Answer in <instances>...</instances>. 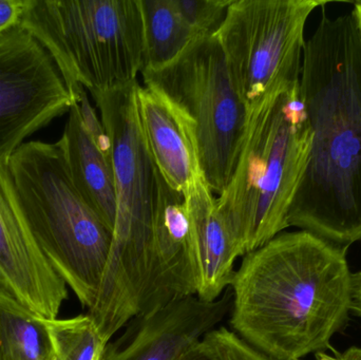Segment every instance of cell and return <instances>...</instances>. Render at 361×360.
I'll return each instance as SVG.
<instances>
[{
	"label": "cell",
	"instance_id": "1",
	"mask_svg": "<svg viewBox=\"0 0 361 360\" xmlns=\"http://www.w3.org/2000/svg\"><path fill=\"white\" fill-rule=\"evenodd\" d=\"M299 90L313 141L288 225L349 247L361 242V39L352 14H322L305 42Z\"/></svg>",
	"mask_w": 361,
	"mask_h": 360
},
{
	"label": "cell",
	"instance_id": "2",
	"mask_svg": "<svg viewBox=\"0 0 361 360\" xmlns=\"http://www.w3.org/2000/svg\"><path fill=\"white\" fill-rule=\"evenodd\" d=\"M347 249L298 230L244 255L229 287L233 333L273 360L330 348L353 306Z\"/></svg>",
	"mask_w": 361,
	"mask_h": 360
},
{
	"label": "cell",
	"instance_id": "3",
	"mask_svg": "<svg viewBox=\"0 0 361 360\" xmlns=\"http://www.w3.org/2000/svg\"><path fill=\"white\" fill-rule=\"evenodd\" d=\"M299 87L275 91L247 108L235 169L216 197L239 257L288 228L313 141Z\"/></svg>",
	"mask_w": 361,
	"mask_h": 360
},
{
	"label": "cell",
	"instance_id": "4",
	"mask_svg": "<svg viewBox=\"0 0 361 360\" xmlns=\"http://www.w3.org/2000/svg\"><path fill=\"white\" fill-rule=\"evenodd\" d=\"M139 86L92 95L109 137L116 183L111 249L88 312L106 342L139 314L149 276L158 173L140 123Z\"/></svg>",
	"mask_w": 361,
	"mask_h": 360
},
{
	"label": "cell",
	"instance_id": "5",
	"mask_svg": "<svg viewBox=\"0 0 361 360\" xmlns=\"http://www.w3.org/2000/svg\"><path fill=\"white\" fill-rule=\"evenodd\" d=\"M30 230L84 308L97 302L112 230L74 185L59 141L23 143L8 163Z\"/></svg>",
	"mask_w": 361,
	"mask_h": 360
},
{
	"label": "cell",
	"instance_id": "6",
	"mask_svg": "<svg viewBox=\"0 0 361 360\" xmlns=\"http://www.w3.org/2000/svg\"><path fill=\"white\" fill-rule=\"evenodd\" d=\"M20 27L46 49L72 94L80 86L91 95L124 88L143 70L141 0H31Z\"/></svg>",
	"mask_w": 361,
	"mask_h": 360
},
{
	"label": "cell",
	"instance_id": "7",
	"mask_svg": "<svg viewBox=\"0 0 361 360\" xmlns=\"http://www.w3.org/2000/svg\"><path fill=\"white\" fill-rule=\"evenodd\" d=\"M142 75L145 87L169 99L191 125L204 179L220 194L237 163L247 108L218 40L197 38L173 63Z\"/></svg>",
	"mask_w": 361,
	"mask_h": 360
},
{
	"label": "cell",
	"instance_id": "8",
	"mask_svg": "<svg viewBox=\"0 0 361 360\" xmlns=\"http://www.w3.org/2000/svg\"><path fill=\"white\" fill-rule=\"evenodd\" d=\"M322 0H233L214 34L246 108L300 84L305 23Z\"/></svg>",
	"mask_w": 361,
	"mask_h": 360
},
{
	"label": "cell",
	"instance_id": "9",
	"mask_svg": "<svg viewBox=\"0 0 361 360\" xmlns=\"http://www.w3.org/2000/svg\"><path fill=\"white\" fill-rule=\"evenodd\" d=\"M75 97L46 49L23 27L0 37V161L69 113Z\"/></svg>",
	"mask_w": 361,
	"mask_h": 360
},
{
	"label": "cell",
	"instance_id": "10",
	"mask_svg": "<svg viewBox=\"0 0 361 360\" xmlns=\"http://www.w3.org/2000/svg\"><path fill=\"white\" fill-rule=\"evenodd\" d=\"M67 287L36 242L8 164L0 161V295L53 321L68 298Z\"/></svg>",
	"mask_w": 361,
	"mask_h": 360
},
{
	"label": "cell",
	"instance_id": "11",
	"mask_svg": "<svg viewBox=\"0 0 361 360\" xmlns=\"http://www.w3.org/2000/svg\"><path fill=\"white\" fill-rule=\"evenodd\" d=\"M231 287L219 299L183 298L156 312L137 315L123 335L108 342L104 360H178L231 314Z\"/></svg>",
	"mask_w": 361,
	"mask_h": 360
},
{
	"label": "cell",
	"instance_id": "12",
	"mask_svg": "<svg viewBox=\"0 0 361 360\" xmlns=\"http://www.w3.org/2000/svg\"><path fill=\"white\" fill-rule=\"evenodd\" d=\"M157 173L149 276L137 315L156 312L199 292V268L185 196Z\"/></svg>",
	"mask_w": 361,
	"mask_h": 360
},
{
	"label": "cell",
	"instance_id": "13",
	"mask_svg": "<svg viewBox=\"0 0 361 360\" xmlns=\"http://www.w3.org/2000/svg\"><path fill=\"white\" fill-rule=\"evenodd\" d=\"M137 111L157 170L185 194L203 175L191 125L173 103L147 87L137 88Z\"/></svg>",
	"mask_w": 361,
	"mask_h": 360
},
{
	"label": "cell",
	"instance_id": "14",
	"mask_svg": "<svg viewBox=\"0 0 361 360\" xmlns=\"http://www.w3.org/2000/svg\"><path fill=\"white\" fill-rule=\"evenodd\" d=\"M199 268L197 297L214 302L231 287L239 258L216 207V197L200 177L185 194Z\"/></svg>",
	"mask_w": 361,
	"mask_h": 360
},
{
	"label": "cell",
	"instance_id": "15",
	"mask_svg": "<svg viewBox=\"0 0 361 360\" xmlns=\"http://www.w3.org/2000/svg\"><path fill=\"white\" fill-rule=\"evenodd\" d=\"M68 116L59 142L74 185L114 232L116 200L111 147H104L85 125L78 101Z\"/></svg>",
	"mask_w": 361,
	"mask_h": 360
},
{
	"label": "cell",
	"instance_id": "16",
	"mask_svg": "<svg viewBox=\"0 0 361 360\" xmlns=\"http://www.w3.org/2000/svg\"><path fill=\"white\" fill-rule=\"evenodd\" d=\"M145 70H157L173 63L202 37L190 27L176 0H141ZM141 72V73H142Z\"/></svg>",
	"mask_w": 361,
	"mask_h": 360
},
{
	"label": "cell",
	"instance_id": "17",
	"mask_svg": "<svg viewBox=\"0 0 361 360\" xmlns=\"http://www.w3.org/2000/svg\"><path fill=\"white\" fill-rule=\"evenodd\" d=\"M47 321L0 295V360H55Z\"/></svg>",
	"mask_w": 361,
	"mask_h": 360
},
{
	"label": "cell",
	"instance_id": "18",
	"mask_svg": "<svg viewBox=\"0 0 361 360\" xmlns=\"http://www.w3.org/2000/svg\"><path fill=\"white\" fill-rule=\"evenodd\" d=\"M57 360H104L107 342L87 315L47 321Z\"/></svg>",
	"mask_w": 361,
	"mask_h": 360
},
{
	"label": "cell",
	"instance_id": "19",
	"mask_svg": "<svg viewBox=\"0 0 361 360\" xmlns=\"http://www.w3.org/2000/svg\"><path fill=\"white\" fill-rule=\"evenodd\" d=\"M180 12L201 36L214 35L233 0H176Z\"/></svg>",
	"mask_w": 361,
	"mask_h": 360
},
{
	"label": "cell",
	"instance_id": "20",
	"mask_svg": "<svg viewBox=\"0 0 361 360\" xmlns=\"http://www.w3.org/2000/svg\"><path fill=\"white\" fill-rule=\"evenodd\" d=\"M203 342L218 360H273L255 350L225 327L216 328L208 333Z\"/></svg>",
	"mask_w": 361,
	"mask_h": 360
},
{
	"label": "cell",
	"instance_id": "21",
	"mask_svg": "<svg viewBox=\"0 0 361 360\" xmlns=\"http://www.w3.org/2000/svg\"><path fill=\"white\" fill-rule=\"evenodd\" d=\"M31 0H0V37L20 27Z\"/></svg>",
	"mask_w": 361,
	"mask_h": 360
},
{
	"label": "cell",
	"instance_id": "22",
	"mask_svg": "<svg viewBox=\"0 0 361 360\" xmlns=\"http://www.w3.org/2000/svg\"><path fill=\"white\" fill-rule=\"evenodd\" d=\"M178 360H218V359L214 356L209 347L202 340Z\"/></svg>",
	"mask_w": 361,
	"mask_h": 360
},
{
	"label": "cell",
	"instance_id": "23",
	"mask_svg": "<svg viewBox=\"0 0 361 360\" xmlns=\"http://www.w3.org/2000/svg\"><path fill=\"white\" fill-rule=\"evenodd\" d=\"M352 312L361 317V272L353 275V306Z\"/></svg>",
	"mask_w": 361,
	"mask_h": 360
},
{
	"label": "cell",
	"instance_id": "24",
	"mask_svg": "<svg viewBox=\"0 0 361 360\" xmlns=\"http://www.w3.org/2000/svg\"><path fill=\"white\" fill-rule=\"evenodd\" d=\"M338 359L339 360H361V348L352 347V348L348 349Z\"/></svg>",
	"mask_w": 361,
	"mask_h": 360
},
{
	"label": "cell",
	"instance_id": "25",
	"mask_svg": "<svg viewBox=\"0 0 361 360\" xmlns=\"http://www.w3.org/2000/svg\"><path fill=\"white\" fill-rule=\"evenodd\" d=\"M351 14L353 16L354 21H355L356 27H357L361 39V1L355 2Z\"/></svg>",
	"mask_w": 361,
	"mask_h": 360
},
{
	"label": "cell",
	"instance_id": "26",
	"mask_svg": "<svg viewBox=\"0 0 361 360\" xmlns=\"http://www.w3.org/2000/svg\"><path fill=\"white\" fill-rule=\"evenodd\" d=\"M318 360H339V359H335V357L329 356V355L324 354V353H318Z\"/></svg>",
	"mask_w": 361,
	"mask_h": 360
},
{
	"label": "cell",
	"instance_id": "27",
	"mask_svg": "<svg viewBox=\"0 0 361 360\" xmlns=\"http://www.w3.org/2000/svg\"><path fill=\"white\" fill-rule=\"evenodd\" d=\"M55 360H57V359H55Z\"/></svg>",
	"mask_w": 361,
	"mask_h": 360
}]
</instances>
